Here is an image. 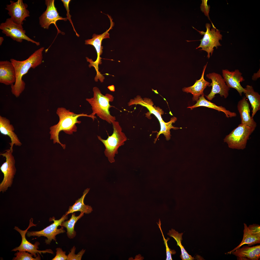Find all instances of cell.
<instances>
[{
    "mask_svg": "<svg viewBox=\"0 0 260 260\" xmlns=\"http://www.w3.org/2000/svg\"><path fill=\"white\" fill-rule=\"evenodd\" d=\"M56 112L59 117V120L58 124L50 128V139L53 140L54 144L56 143L59 144L64 149H65L66 145L62 143L59 140V134L61 131L63 130L69 135L72 134L73 132L77 131V127L76 124L81 123V121L78 120V117L82 116L89 117L92 118L93 121L95 118L91 114L88 115L87 114L84 113L76 114L64 107L58 108Z\"/></svg>",
    "mask_w": 260,
    "mask_h": 260,
    "instance_id": "1",
    "label": "cell"
},
{
    "mask_svg": "<svg viewBox=\"0 0 260 260\" xmlns=\"http://www.w3.org/2000/svg\"><path fill=\"white\" fill-rule=\"evenodd\" d=\"M44 49L43 47L40 48L24 60L18 61L13 58L10 59L14 68L16 77L14 84L11 85V91L16 97H19L25 88L26 84L22 80L23 76L30 68L34 69L42 63V53Z\"/></svg>",
    "mask_w": 260,
    "mask_h": 260,
    "instance_id": "2",
    "label": "cell"
},
{
    "mask_svg": "<svg viewBox=\"0 0 260 260\" xmlns=\"http://www.w3.org/2000/svg\"><path fill=\"white\" fill-rule=\"evenodd\" d=\"M93 97L86 98V100L91 105L92 112L91 114L93 117L96 114L101 119L105 121L110 124L116 120V117L111 115L109 109L113 106L111 105L110 102H113L114 97L112 95L107 93L103 94L99 89L97 87L93 89Z\"/></svg>",
    "mask_w": 260,
    "mask_h": 260,
    "instance_id": "3",
    "label": "cell"
},
{
    "mask_svg": "<svg viewBox=\"0 0 260 260\" xmlns=\"http://www.w3.org/2000/svg\"><path fill=\"white\" fill-rule=\"evenodd\" d=\"M112 124L113 132L111 136H108L107 139H103L100 136H97L98 140L105 146L104 155L111 163L115 162L114 157L118 153V149L124 145L127 140L125 134L122 132V128L119 122L115 121Z\"/></svg>",
    "mask_w": 260,
    "mask_h": 260,
    "instance_id": "4",
    "label": "cell"
},
{
    "mask_svg": "<svg viewBox=\"0 0 260 260\" xmlns=\"http://www.w3.org/2000/svg\"><path fill=\"white\" fill-rule=\"evenodd\" d=\"M109 18L110 19L111 24L110 27L108 30L100 34H94L92 39L86 40L85 41V44L93 46L96 51L97 57L95 61H93L92 59H90L87 57H86V58L87 61L90 63L89 65V67L90 68L91 67H94L96 71V75L94 78L95 81L98 82V80H99L101 83L104 82L105 78L104 77L99 71V65L101 64L102 63V58L100 57L103 53V47L102 46V42L104 39L110 38L109 31L112 29L113 25L111 19L110 17Z\"/></svg>",
    "mask_w": 260,
    "mask_h": 260,
    "instance_id": "5",
    "label": "cell"
},
{
    "mask_svg": "<svg viewBox=\"0 0 260 260\" xmlns=\"http://www.w3.org/2000/svg\"><path fill=\"white\" fill-rule=\"evenodd\" d=\"M255 129L241 124H239L223 139L228 147L232 149L243 150L247 140Z\"/></svg>",
    "mask_w": 260,
    "mask_h": 260,
    "instance_id": "6",
    "label": "cell"
},
{
    "mask_svg": "<svg viewBox=\"0 0 260 260\" xmlns=\"http://www.w3.org/2000/svg\"><path fill=\"white\" fill-rule=\"evenodd\" d=\"M212 23L213 28L211 30L210 24L208 23L206 24V30L205 32L198 31L201 34L204 35L202 38L199 40L201 41L200 44L196 49L201 48L202 49L200 50L206 51L208 53L207 57L208 58L210 57V53L211 55H212L214 47L217 49L218 46H221L219 40L222 39V35L220 34V31Z\"/></svg>",
    "mask_w": 260,
    "mask_h": 260,
    "instance_id": "7",
    "label": "cell"
},
{
    "mask_svg": "<svg viewBox=\"0 0 260 260\" xmlns=\"http://www.w3.org/2000/svg\"><path fill=\"white\" fill-rule=\"evenodd\" d=\"M5 151V152L0 154L6 159L0 168L4 175L3 180L0 184V191L2 192L6 191L9 187L11 186L16 171L15 160L12 154L13 151L9 149Z\"/></svg>",
    "mask_w": 260,
    "mask_h": 260,
    "instance_id": "8",
    "label": "cell"
},
{
    "mask_svg": "<svg viewBox=\"0 0 260 260\" xmlns=\"http://www.w3.org/2000/svg\"><path fill=\"white\" fill-rule=\"evenodd\" d=\"M68 218V215L65 214L63 215L60 219L58 220H55V218L53 217L50 218L49 221H53V223L39 231H28L26 233L27 236L28 237L32 236L46 237L47 239L45 240V242L47 244H50L52 240L56 242V236L65 232L62 227L59 229H58V227L59 226H61L62 223L65 220H67Z\"/></svg>",
    "mask_w": 260,
    "mask_h": 260,
    "instance_id": "9",
    "label": "cell"
},
{
    "mask_svg": "<svg viewBox=\"0 0 260 260\" xmlns=\"http://www.w3.org/2000/svg\"><path fill=\"white\" fill-rule=\"evenodd\" d=\"M0 29L2 32L6 36L10 37L13 40L21 42L23 40L34 43L39 46L40 43L30 39L26 34L25 31L24 30L22 25L14 22L11 18L6 20L5 22L1 23Z\"/></svg>",
    "mask_w": 260,
    "mask_h": 260,
    "instance_id": "10",
    "label": "cell"
},
{
    "mask_svg": "<svg viewBox=\"0 0 260 260\" xmlns=\"http://www.w3.org/2000/svg\"><path fill=\"white\" fill-rule=\"evenodd\" d=\"M45 4L47 6L46 10L39 17V24L41 27L48 29L50 25L53 24L55 26L59 33H61L56 25V22L59 20L66 21L67 18L60 16L54 4V0H46Z\"/></svg>",
    "mask_w": 260,
    "mask_h": 260,
    "instance_id": "11",
    "label": "cell"
},
{
    "mask_svg": "<svg viewBox=\"0 0 260 260\" xmlns=\"http://www.w3.org/2000/svg\"><path fill=\"white\" fill-rule=\"evenodd\" d=\"M33 219L31 218L30 220L29 223L27 228L25 230H22L20 229L18 227L15 226L14 229L18 232L21 235L22 241L20 245L18 247H16L12 251H27L32 254L35 258L37 257V254L39 253L42 255V253H46L53 254V251L50 249H47L45 250H38V246L40 244L39 242H36L34 244L31 243L28 241L26 238V234L28 229L32 226H36L37 225L33 223Z\"/></svg>",
    "mask_w": 260,
    "mask_h": 260,
    "instance_id": "12",
    "label": "cell"
},
{
    "mask_svg": "<svg viewBox=\"0 0 260 260\" xmlns=\"http://www.w3.org/2000/svg\"><path fill=\"white\" fill-rule=\"evenodd\" d=\"M206 77L211 79L212 83L209 87L212 86L210 93L205 96L208 100H211L215 97V94H219L221 97L227 98L229 95L230 88L226 84L222 77L220 74L215 72L210 73L207 74Z\"/></svg>",
    "mask_w": 260,
    "mask_h": 260,
    "instance_id": "13",
    "label": "cell"
},
{
    "mask_svg": "<svg viewBox=\"0 0 260 260\" xmlns=\"http://www.w3.org/2000/svg\"><path fill=\"white\" fill-rule=\"evenodd\" d=\"M10 2V4L6 5L5 9L8 11V14L14 22L22 25L26 18L30 16V12L26 9L27 5L23 3L22 0Z\"/></svg>",
    "mask_w": 260,
    "mask_h": 260,
    "instance_id": "14",
    "label": "cell"
},
{
    "mask_svg": "<svg viewBox=\"0 0 260 260\" xmlns=\"http://www.w3.org/2000/svg\"><path fill=\"white\" fill-rule=\"evenodd\" d=\"M222 77L227 86L229 88L235 89L240 95L242 96V93L245 92V90L241 85L240 83L245 79L242 76V73L238 69L230 71L227 69L222 71Z\"/></svg>",
    "mask_w": 260,
    "mask_h": 260,
    "instance_id": "15",
    "label": "cell"
},
{
    "mask_svg": "<svg viewBox=\"0 0 260 260\" xmlns=\"http://www.w3.org/2000/svg\"><path fill=\"white\" fill-rule=\"evenodd\" d=\"M16 74L14 66L10 61H0V82L6 85H12L15 82Z\"/></svg>",
    "mask_w": 260,
    "mask_h": 260,
    "instance_id": "16",
    "label": "cell"
},
{
    "mask_svg": "<svg viewBox=\"0 0 260 260\" xmlns=\"http://www.w3.org/2000/svg\"><path fill=\"white\" fill-rule=\"evenodd\" d=\"M14 129L13 125L11 124L10 120L4 117L0 116V132L2 134L8 136L10 138L11 142L9 143L10 149L13 151L14 145L20 146L22 143L17 135L14 132Z\"/></svg>",
    "mask_w": 260,
    "mask_h": 260,
    "instance_id": "17",
    "label": "cell"
},
{
    "mask_svg": "<svg viewBox=\"0 0 260 260\" xmlns=\"http://www.w3.org/2000/svg\"><path fill=\"white\" fill-rule=\"evenodd\" d=\"M237 108L241 119V124L255 129L257 124L250 116L249 104L245 96L238 102Z\"/></svg>",
    "mask_w": 260,
    "mask_h": 260,
    "instance_id": "18",
    "label": "cell"
},
{
    "mask_svg": "<svg viewBox=\"0 0 260 260\" xmlns=\"http://www.w3.org/2000/svg\"><path fill=\"white\" fill-rule=\"evenodd\" d=\"M208 64L205 65L203 70L201 77L198 80H196L194 84L192 86L188 87H184L182 89L184 92L187 93H190L193 95V100L197 101L199 97L202 94H204L203 91L206 87L208 86L210 83L206 81L204 78L205 72Z\"/></svg>",
    "mask_w": 260,
    "mask_h": 260,
    "instance_id": "19",
    "label": "cell"
},
{
    "mask_svg": "<svg viewBox=\"0 0 260 260\" xmlns=\"http://www.w3.org/2000/svg\"><path fill=\"white\" fill-rule=\"evenodd\" d=\"M134 104H139L146 107L150 113L154 115L159 121L162 120L161 115L163 114V111L160 108L153 106L154 104L151 99L147 98L143 99L138 95L134 99H130L128 103L129 106Z\"/></svg>",
    "mask_w": 260,
    "mask_h": 260,
    "instance_id": "20",
    "label": "cell"
},
{
    "mask_svg": "<svg viewBox=\"0 0 260 260\" xmlns=\"http://www.w3.org/2000/svg\"><path fill=\"white\" fill-rule=\"evenodd\" d=\"M231 254L239 258H247L249 260H258L260 257V245L252 247L244 246L232 252Z\"/></svg>",
    "mask_w": 260,
    "mask_h": 260,
    "instance_id": "21",
    "label": "cell"
},
{
    "mask_svg": "<svg viewBox=\"0 0 260 260\" xmlns=\"http://www.w3.org/2000/svg\"><path fill=\"white\" fill-rule=\"evenodd\" d=\"M204 94H202L200 96L199 99L196 101V103L194 105L187 107L191 110L200 106H204L219 111L223 112L225 115L226 117L231 118L236 117L237 114L236 113L232 112L226 109L222 106H218L206 100L204 97Z\"/></svg>",
    "mask_w": 260,
    "mask_h": 260,
    "instance_id": "22",
    "label": "cell"
},
{
    "mask_svg": "<svg viewBox=\"0 0 260 260\" xmlns=\"http://www.w3.org/2000/svg\"><path fill=\"white\" fill-rule=\"evenodd\" d=\"M244 225L243 235L241 242L237 247L225 254H231L232 252L240 248L244 244H247L248 246H251L260 243V235H257L253 233L248 228L246 223H244Z\"/></svg>",
    "mask_w": 260,
    "mask_h": 260,
    "instance_id": "23",
    "label": "cell"
},
{
    "mask_svg": "<svg viewBox=\"0 0 260 260\" xmlns=\"http://www.w3.org/2000/svg\"><path fill=\"white\" fill-rule=\"evenodd\" d=\"M244 94L251 104L252 110V117H253L257 112L260 110V95L255 91L252 86L247 85L244 88Z\"/></svg>",
    "mask_w": 260,
    "mask_h": 260,
    "instance_id": "24",
    "label": "cell"
},
{
    "mask_svg": "<svg viewBox=\"0 0 260 260\" xmlns=\"http://www.w3.org/2000/svg\"><path fill=\"white\" fill-rule=\"evenodd\" d=\"M89 190L90 189L89 188L85 190L81 197L76 200L73 205L69 207L68 210L66 212L65 214L67 215L77 211H80L87 214L93 211L91 207L88 205H85L84 203L85 196Z\"/></svg>",
    "mask_w": 260,
    "mask_h": 260,
    "instance_id": "25",
    "label": "cell"
},
{
    "mask_svg": "<svg viewBox=\"0 0 260 260\" xmlns=\"http://www.w3.org/2000/svg\"><path fill=\"white\" fill-rule=\"evenodd\" d=\"M84 213L81 212L78 216H76L74 213L72 214L70 219L68 220L64 221L61 223V226L65 227L67 229V234L68 238L73 239L76 235V232L74 229V226L77 221L84 215Z\"/></svg>",
    "mask_w": 260,
    "mask_h": 260,
    "instance_id": "26",
    "label": "cell"
},
{
    "mask_svg": "<svg viewBox=\"0 0 260 260\" xmlns=\"http://www.w3.org/2000/svg\"><path fill=\"white\" fill-rule=\"evenodd\" d=\"M183 233H179L173 229L169 230L167 235L173 238L177 243V245L180 247L181 251V254L180 256L182 260H193L195 259L189 254L182 245L181 242L182 240V236Z\"/></svg>",
    "mask_w": 260,
    "mask_h": 260,
    "instance_id": "27",
    "label": "cell"
},
{
    "mask_svg": "<svg viewBox=\"0 0 260 260\" xmlns=\"http://www.w3.org/2000/svg\"><path fill=\"white\" fill-rule=\"evenodd\" d=\"M177 120V118L175 117H172L169 121L165 122L163 120L159 121L160 126V129L158 132L156 138L155 140L154 143H155L159 136L161 134H163L167 141L169 140L171 137L170 130L171 129H177L176 128L174 127L172 125L173 123H175Z\"/></svg>",
    "mask_w": 260,
    "mask_h": 260,
    "instance_id": "28",
    "label": "cell"
},
{
    "mask_svg": "<svg viewBox=\"0 0 260 260\" xmlns=\"http://www.w3.org/2000/svg\"><path fill=\"white\" fill-rule=\"evenodd\" d=\"M14 254V255L16 256L15 257H14L13 260H41V258L40 256V254L38 253L37 254V256L35 258L32 257L33 255L32 254L29 253L28 252H26V251H18Z\"/></svg>",
    "mask_w": 260,
    "mask_h": 260,
    "instance_id": "29",
    "label": "cell"
},
{
    "mask_svg": "<svg viewBox=\"0 0 260 260\" xmlns=\"http://www.w3.org/2000/svg\"><path fill=\"white\" fill-rule=\"evenodd\" d=\"M158 223H157L161 233H162L163 237V240L164 241V244L166 247V260H172V254H176V251L174 250H172L170 249L169 247L167 242L170 239V238H168L167 239H166L164 236L162 232V229L161 228V221L160 219H159Z\"/></svg>",
    "mask_w": 260,
    "mask_h": 260,
    "instance_id": "30",
    "label": "cell"
},
{
    "mask_svg": "<svg viewBox=\"0 0 260 260\" xmlns=\"http://www.w3.org/2000/svg\"><path fill=\"white\" fill-rule=\"evenodd\" d=\"M76 248L75 246L71 249V252H69L67 255V260H81L82 257L85 252V250L82 249L77 254H75Z\"/></svg>",
    "mask_w": 260,
    "mask_h": 260,
    "instance_id": "31",
    "label": "cell"
},
{
    "mask_svg": "<svg viewBox=\"0 0 260 260\" xmlns=\"http://www.w3.org/2000/svg\"><path fill=\"white\" fill-rule=\"evenodd\" d=\"M56 250V255L52 260H67V257L66 255V252L63 251L60 247L57 248Z\"/></svg>",
    "mask_w": 260,
    "mask_h": 260,
    "instance_id": "32",
    "label": "cell"
},
{
    "mask_svg": "<svg viewBox=\"0 0 260 260\" xmlns=\"http://www.w3.org/2000/svg\"><path fill=\"white\" fill-rule=\"evenodd\" d=\"M61 1L63 3L65 7V8L67 12L66 14L67 17L66 18L67 19H68V20H69L70 21V23H71L73 27V30L75 32L76 35L78 37H79V35L77 33L75 29L72 22L71 19V16L70 14L69 13L70 10L69 9V5L70 2L71 0H61Z\"/></svg>",
    "mask_w": 260,
    "mask_h": 260,
    "instance_id": "33",
    "label": "cell"
},
{
    "mask_svg": "<svg viewBox=\"0 0 260 260\" xmlns=\"http://www.w3.org/2000/svg\"><path fill=\"white\" fill-rule=\"evenodd\" d=\"M248 228L254 233L260 235V226L258 224H254L248 227Z\"/></svg>",
    "mask_w": 260,
    "mask_h": 260,
    "instance_id": "34",
    "label": "cell"
},
{
    "mask_svg": "<svg viewBox=\"0 0 260 260\" xmlns=\"http://www.w3.org/2000/svg\"><path fill=\"white\" fill-rule=\"evenodd\" d=\"M255 76L254 78L252 79L253 80H256L257 79L260 77V69L257 72L255 73L254 74L252 77Z\"/></svg>",
    "mask_w": 260,
    "mask_h": 260,
    "instance_id": "35",
    "label": "cell"
},
{
    "mask_svg": "<svg viewBox=\"0 0 260 260\" xmlns=\"http://www.w3.org/2000/svg\"><path fill=\"white\" fill-rule=\"evenodd\" d=\"M108 89L110 91H115V87L113 85L109 86L108 87Z\"/></svg>",
    "mask_w": 260,
    "mask_h": 260,
    "instance_id": "36",
    "label": "cell"
},
{
    "mask_svg": "<svg viewBox=\"0 0 260 260\" xmlns=\"http://www.w3.org/2000/svg\"><path fill=\"white\" fill-rule=\"evenodd\" d=\"M3 38L2 37H0V45L1 46L4 40Z\"/></svg>",
    "mask_w": 260,
    "mask_h": 260,
    "instance_id": "37",
    "label": "cell"
},
{
    "mask_svg": "<svg viewBox=\"0 0 260 260\" xmlns=\"http://www.w3.org/2000/svg\"><path fill=\"white\" fill-rule=\"evenodd\" d=\"M152 90H153V91H154V92H155V93H158V92H157V91H156V90H153V89H152Z\"/></svg>",
    "mask_w": 260,
    "mask_h": 260,
    "instance_id": "38",
    "label": "cell"
}]
</instances>
